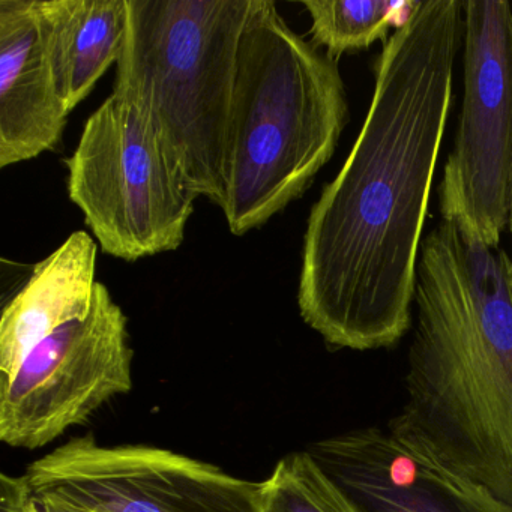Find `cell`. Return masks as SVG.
I'll return each instance as SVG.
<instances>
[{
  "instance_id": "14",
  "label": "cell",
  "mask_w": 512,
  "mask_h": 512,
  "mask_svg": "<svg viewBox=\"0 0 512 512\" xmlns=\"http://www.w3.org/2000/svg\"><path fill=\"white\" fill-rule=\"evenodd\" d=\"M263 512H362L308 451L292 452L262 482Z\"/></svg>"
},
{
  "instance_id": "8",
  "label": "cell",
  "mask_w": 512,
  "mask_h": 512,
  "mask_svg": "<svg viewBox=\"0 0 512 512\" xmlns=\"http://www.w3.org/2000/svg\"><path fill=\"white\" fill-rule=\"evenodd\" d=\"M26 476L41 493L92 512H263L262 482L151 445H101L73 437L35 460Z\"/></svg>"
},
{
  "instance_id": "1",
  "label": "cell",
  "mask_w": 512,
  "mask_h": 512,
  "mask_svg": "<svg viewBox=\"0 0 512 512\" xmlns=\"http://www.w3.org/2000/svg\"><path fill=\"white\" fill-rule=\"evenodd\" d=\"M461 37L463 2H415L377 58L370 109L349 157L311 208L298 307L329 346H394L412 325Z\"/></svg>"
},
{
  "instance_id": "13",
  "label": "cell",
  "mask_w": 512,
  "mask_h": 512,
  "mask_svg": "<svg viewBox=\"0 0 512 512\" xmlns=\"http://www.w3.org/2000/svg\"><path fill=\"white\" fill-rule=\"evenodd\" d=\"M415 2L391 0H304L311 19V43L340 59L376 41H388L389 29L407 22Z\"/></svg>"
},
{
  "instance_id": "6",
  "label": "cell",
  "mask_w": 512,
  "mask_h": 512,
  "mask_svg": "<svg viewBox=\"0 0 512 512\" xmlns=\"http://www.w3.org/2000/svg\"><path fill=\"white\" fill-rule=\"evenodd\" d=\"M464 92L439 185L442 221L497 250L512 214V7L463 2Z\"/></svg>"
},
{
  "instance_id": "7",
  "label": "cell",
  "mask_w": 512,
  "mask_h": 512,
  "mask_svg": "<svg viewBox=\"0 0 512 512\" xmlns=\"http://www.w3.org/2000/svg\"><path fill=\"white\" fill-rule=\"evenodd\" d=\"M128 319L103 283L86 316L41 341L0 380V440L41 449L133 388Z\"/></svg>"
},
{
  "instance_id": "16",
  "label": "cell",
  "mask_w": 512,
  "mask_h": 512,
  "mask_svg": "<svg viewBox=\"0 0 512 512\" xmlns=\"http://www.w3.org/2000/svg\"><path fill=\"white\" fill-rule=\"evenodd\" d=\"M508 232H509V235H511V241H512V214H511V220H509ZM511 257H512V250H511Z\"/></svg>"
},
{
  "instance_id": "2",
  "label": "cell",
  "mask_w": 512,
  "mask_h": 512,
  "mask_svg": "<svg viewBox=\"0 0 512 512\" xmlns=\"http://www.w3.org/2000/svg\"><path fill=\"white\" fill-rule=\"evenodd\" d=\"M407 398L389 425L512 512V257L442 223L422 242Z\"/></svg>"
},
{
  "instance_id": "11",
  "label": "cell",
  "mask_w": 512,
  "mask_h": 512,
  "mask_svg": "<svg viewBox=\"0 0 512 512\" xmlns=\"http://www.w3.org/2000/svg\"><path fill=\"white\" fill-rule=\"evenodd\" d=\"M97 242L85 230L74 232L43 262L0 317V373L10 377L47 337L86 316L97 290Z\"/></svg>"
},
{
  "instance_id": "10",
  "label": "cell",
  "mask_w": 512,
  "mask_h": 512,
  "mask_svg": "<svg viewBox=\"0 0 512 512\" xmlns=\"http://www.w3.org/2000/svg\"><path fill=\"white\" fill-rule=\"evenodd\" d=\"M68 115L41 43L34 0H0V169L56 151Z\"/></svg>"
},
{
  "instance_id": "4",
  "label": "cell",
  "mask_w": 512,
  "mask_h": 512,
  "mask_svg": "<svg viewBox=\"0 0 512 512\" xmlns=\"http://www.w3.org/2000/svg\"><path fill=\"white\" fill-rule=\"evenodd\" d=\"M253 0H127L113 92L130 103L197 197L223 208L239 43Z\"/></svg>"
},
{
  "instance_id": "12",
  "label": "cell",
  "mask_w": 512,
  "mask_h": 512,
  "mask_svg": "<svg viewBox=\"0 0 512 512\" xmlns=\"http://www.w3.org/2000/svg\"><path fill=\"white\" fill-rule=\"evenodd\" d=\"M38 32L68 112L118 64L127 31V0H34Z\"/></svg>"
},
{
  "instance_id": "5",
  "label": "cell",
  "mask_w": 512,
  "mask_h": 512,
  "mask_svg": "<svg viewBox=\"0 0 512 512\" xmlns=\"http://www.w3.org/2000/svg\"><path fill=\"white\" fill-rule=\"evenodd\" d=\"M65 166L68 197L104 254L136 262L181 247L196 193L130 103L110 95Z\"/></svg>"
},
{
  "instance_id": "3",
  "label": "cell",
  "mask_w": 512,
  "mask_h": 512,
  "mask_svg": "<svg viewBox=\"0 0 512 512\" xmlns=\"http://www.w3.org/2000/svg\"><path fill=\"white\" fill-rule=\"evenodd\" d=\"M347 122L338 59L296 34L272 0H253L230 116L221 208L230 233L247 235L304 196Z\"/></svg>"
},
{
  "instance_id": "15",
  "label": "cell",
  "mask_w": 512,
  "mask_h": 512,
  "mask_svg": "<svg viewBox=\"0 0 512 512\" xmlns=\"http://www.w3.org/2000/svg\"><path fill=\"white\" fill-rule=\"evenodd\" d=\"M0 512H92L53 494L41 493L23 475H0Z\"/></svg>"
},
{
  "instance_id": "9",
  "label": "cell",
  "mask_w": 512,
  "mask_h": 512,
  "mask_svg": "<svg viewBox=\"0 0 512 512\" xmlns=\"http://www.w3.org/2000/svg\"><path fill=\"white\" fill-rule=\"evenodd\" d=\"M362 512H508L403 431L365 427L307 449Z\"/></svg>"
}]
</instances>
